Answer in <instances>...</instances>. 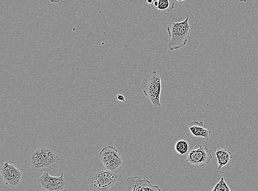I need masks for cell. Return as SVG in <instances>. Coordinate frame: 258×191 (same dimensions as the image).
Instances as JSON below:
<instances>
[{"mask_svg":"<svg viewBox=\"0 0 258 191\" xmlns=\"http://www.w3.org/2000/svg\"><path fill=\"white\" fill-rule=\"evenodd\" d=\"M189 133L196 138H203L209 140L212 134L211 130L206 129L204 126L203 121H192L188 126Z\"/></svg>","mask_w":258,"mask_h":191,"instance_id":"30bf717a","label":"cell"},{"mask_svg":"<svg viewBox=\"0 0 258 191\" xmlns=\"http://www.w3.org/2000/svg\"><path fill=\"white\" fill-rule=\"evenodd\" d=\"M214 152L217 159L219 170L227 165L233 158L232 154L229 151L222 147L216 148Z\"/></svg>","mask_w":258,"mask_h":191,"instance_id":"8fae6325","label":"cell"},{"mask_svg":"<svg viewBox=\"0 0 258 191\" xmlns=\"http://www.w3.org/2000/svg\"><path fill=\"white\" fill-rule=\"evenodd\" d=\"M1 174L6 184L12 188L19 186L23 175V172L14 164L4 162L1 166Z\"/></svg>","mask_w":258,"mask_h":191,"instance_id":"52a82bcc","label":"cell"},{"mask_svg":"<svg viewBox=\"0 0 258 191\" xmlns=\"http://www.w3.org/2000/svg\"><path fill=\"white\" fill-rule=\"evenodd\" d=\"M141 87L143 93L151 100L154 107H162L160 102L161 79L157 71H154L147 76L142 81Z\"/></svg>","mask_w":258,"mask_h":191,"instance_id":"277c9868","label":"cell"},{"mask_svg":"<svg viewBox=\"0 0 258 191\" xmlns=\"http://www.w3.org/2000/svg\"><path fill=\"white\" fill-rule=\"evenodd\" d=\"M49 172H44L38 178L40 187L45 191H67L68 183L64 177V172L59 177L52 176Z\"/></svg>","mask_w":258,"mask_h":191,"instance_id":"5b68a950","label":"cell"},{"mask_svg":"<svg viewBox=\"0 0 258 191\" xmlns=\"http://www.w3.org/2000/svg\"><path fill=\"white\" fill-rule=\"evenodd\" d=\"M175 1L178 2L180 4H183V3L186 1V0H175Z\"/></svg>","mask_w":258,"mask_h":191,"instance_id":"ac0fdd59","label":"cell"},{"mask_svg":"<svg viewBox=\"0 0 258 191\" xmlns=\"http://www.w3.org/2000/svg\"><path fill=\"white\" fill-rule=\"evenodd\" d=\"M147 3L149 4H152L153 3V0H147Z\"/></svg>","mask_w":258,"mask_h":191,"instance_id":"d6986e66","label":"cell"},{"mask_svg":"<svg viewBox=\"0 0 258 191\" xmlns=\"http://www.w3.org/2000/svg\"><path fill=\"white\" fill-rule=\"evenodd\" d=\"M175 2L173 0H158L157 9L160 11H172L175 8Z\"/></svg>","mask_w":258,"mask_h":191,"instance_id":"7c38bea8","label":"cell"},{"mask_svg":"<svg viewBox=\"0 0 258 191\" xmlns=\"http://www.w3.org/2000/svg\"><path fill=\"white\" fill-rule=\"evenodd\" d=\"M175 149L176 152L180 155H185L189 151V145L187 142L180 140L176 142Z\"/></svg>","mask_w":258,"mask_h":191,"instance_id":"4fadbf2b","label":"cell"},{"mask_svg":"<svg viewBox=\"0 0 258 191\" xmlns=\"http://www.w3.org/2000/svg\"><path fill=\"white\" fill-rule=\"evenodd\" d=\"M189 15L182 22H173L167 27L170 41L168 47L171 51L182 48L187 44L190 34L191 29L189 23Z\"/></svg>","mask_w":258,"mask_h":191,"instance_id":"3957f363","label":"cell"},{"mask_svg":"<svg viewBox=\"0 0 258 191\" xmlns=\"http://www.w3.org/2000/svg\"><path fill=\"white\" fill-rule=\"evenodd\" d=\"M99 158L105 168L112 171L118 169L123 164V159L117 149L112 146L104 148L99 153Z\"/></svg>","mask_w":258,"mask_h":191,"instance_id":"8992f818","label":"cell"},{"mask_svg":"<svg viewBox=\"0 0 258 191\" xmlns=\"http://www.w3.org/2000/svg\"><path fill=\"white\" fill-rule=\"evenodd\" d=\"M153 4L154 7L157 8L158 6V0H153Z\"/></svg>","mask_w":258,"mask_h":191,"instance_id":"2e32d148","label":"cell"},{"mask_svg":"<svg viewBox=\"0 0 258 191\" xmlns=\"http://www.w3.org/2000/svg\"><path fill=\"white\" fill-rule=\"evenodd\" d=\"M28 161L34 171L50 172L55 169L59 158L51 148L42 146L32 152Z\"/></svg>","mask_w":258,"mask_h":191,"instance_id":"6da1fadb","label":"cell"},{"mask_svg":"<svg viewBox=\"0 0 258 191\" xmlns=\"http://www.w3.org/2000/svg\"><path fill=\"white\" fill-rule=\"evenodd\" d=\"M116 99L117 100L121 101V102H124V101H125V97L122 94L117 95V96L116 97Z\"/></svg>","mask_w":258,"mask_h":191,"instance_id":"9a60e30c","label":"cell"},{"mask_svg":"<svg viewBox=\"0 0 258 191\" xmlns=\"http://www.w3.org/2000/svg\"><path fill=\"white\" fill-rule=\"evenodd\" d=\"M212 158L211 149L201 146L199 149L189 152L187 160L192 165L203 167L209 164Z\"/></svg>","mask_w":258,"mask_h":191,"instance_id":"ba28073f","label":"cell"},{"mask_svg":"<svg viewBox=\"0 0 258 191\" xmlns=\"http://www.w3.org/2000/svg\"><path fill=\"white\" fill-rule=\"evenodd\" d=\"M212 191H231V189L227 186L225 181L224 177H222L220 181L215 185L214 187L212 189Z\"/></svg>","mask_w":258,"mask_h":191,"instance_id":"5bb4252c","label":"cell"},{"mask_svg":"<svg viewBox=\"0 0 258 191\" xmlns=\"http://www.w3.org/2000/svg\"><path fill=\"white\" fill-rule=\"evenodd\" d=\"M52 3H59L61 0H49Z\"/></svg>","mask_w":258,"mask_h":191,"instance_id":"e0dca14e","label":"cell"},{"mask_svg":"<svg viewBox=\"0 0 258 191\" xmlns=\"http://www.w3.org/2000/svg\"><path fill=\"white\" fill-rule=\"evenodd\" d=\"M126 190L130 191H161L159 186H155L147 179L139 176L130 177L124 182Z\"/></svg>","mask_w":258,"mask_h":191,"instance_id":"9c48e42d","label":"cell"},{"mask_svg":"<svg viewBox=\"0 0 258 191\" xmlns=\"http://www.w3.org/2000/svg\"><path fill=\"white\" fill-rule=\"evenodd\" d=\"M121 176L120 173L105 168L95 169L88 178L89 188L90 190L98 191L115 189Z\"/></svg>","mask_w":258,"mask_h":191,"instance_id":"7a4b0ae2","label":"cell"}]
</instances>
